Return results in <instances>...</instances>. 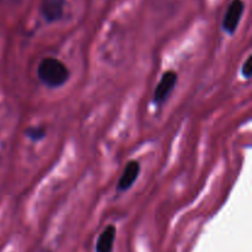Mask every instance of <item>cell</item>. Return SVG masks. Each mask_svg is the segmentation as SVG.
<instances>
[{
    "label": "cell",
    "mask_w": 252,
    "mask_h": 252,
    "mask_svg": "<svg viewBox=\"0 0 252 252\" xmlns=\"http://www.w3.org/2000/svg\"><path fill=\"white\" fill-rule=\"evenodd\" d=\"M37 75L44 85L49 88H59L68 81L70 73L63 62L53 57H48L42 59L39 63Z\"/></svg>",
    "instance_id": "cell-1"
},
{
    "label": "cell",
    "mask_w": 252,
    "mask_h": 252,
    "mask_svg": "<svg viewBox=\"0 0 252 252\" xmlns=\"http://www.w3.org/2000/svg\"><path fill=\"white\" fill-rule=\"evenodd\" d=\"M177 83V74L175 71H166V73L162 75L161 80L160 83L158 84L157 89H155V93H154V102L157 105H161L164 103L165 101L167 100L170 94L172 93L174 90L175 85Z\"/></svg>",
    "instance_id": "cell-2"
},
{
    "label": "cell",
    "mask_w": 252,
    "mask_h": 252,
    "mask_svg": "<svg viewBox=\"0 0 252 252\" xmlns=\"http://www.w3.org/2000/svg\"><path fill=\"white\" fill-rule=\"evenodd\" d=\"M244 12V2L241 0H233L229 5L228 11H226L225 17L223 21V29L228 33L233 34L238 29V25L240 22L241 15Z\"/></svg>",
    "instance_id": "cell-3"
},
{
    "label": "cell",
    "mask_w": 252,
    "mask_h": 252,
    "mask_svg": "<svg viewBox=\"0 0 252 252\" xmlns=\"http://www.w3.org/2000/svg\"><path fill=\"white\" fill-rule=\"evenodd\" d=\"M65 0H43L41 11L48 22L58 21L63 17Z\"/></svg>",
    "instance_id": "cell-4"
},
{
    "label": "cell",
    "mask_w": 252,
    "mask_h": 252,
    "mask_svg": "<svg viewBox=\"0 0 252 252\" xmlns=\"http://www.w3.org/2000/svg\"><path fill=\"white\" fill-rule=\"evenodd\" d=\"M140 172V165L138 161H129L121 176L120 182H118V189L120 191H127L132 187V185L137 181Z\"/></svg>",
    "instance_id": "cell-5"
},
{
    "label": "cell",
    "mask_w": 252,
    "mask_h": 252,
    "mask_svg": "<svg viewBox=\"0 0 252 252\" xmlns=\"http://www.w3.org/2000/svg\"><path fill=\"white\" fill-rule=\"evenodd\" d=\"M115 239L116 228L113 225H108L98 236L96 243V252H112Z\"/></svg>",
    "instance_id": "cell-6"
},
{
    "label": "cell",
    "mask_w": 252,
    "mask_h": 252,
    "mask_svg": "<svg viewBox=\"0 0 252 252\" xmlns=\"http://www.w3.org/2000/svg\"><path fill=\"white\" fill-rule=\"evenodd\" d=\"M26 137L33 142H38L46 137V128L44 127H30L25 132Z\"/></svg>",
    "instance_id": "cell-7"
},
{
    "label": "cell",
    "mask_w": 252,
    "mask_h": 252,
    "mask_svg": "<svg viewBox=\"0 0 252 252\" xmlns=\"http://www.w3.org/2000/svg\"><path fill=\"white\" fill-rule=\"evenodd\" d=\"M252 57L250 56L248 59L245 61V63H244L243 65V70H241V73H243V75L245 76L246 79H250L251 75H252Z\"/></svg>",
    "instance_id": "cell-8"
}]
</instances>
